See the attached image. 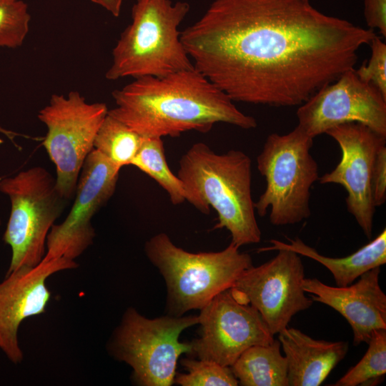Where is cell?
Returning a JSON list of instances; mask_svg holds the SVG:
<instances>
[{
	"label": "cell",
	"mask_w": 386,
	"mask_h": 386,
	"mask_svg": "<svg viewBox=\"0 0 386 386\" xmlns=\"http://www.w3.org/2000/svg\"><path fill=\"white\" fill-rule=\"evenodd\" d=\"M143 139L125 124L107 113L95 137L94 149L121 169L131 164Z\"/></svg>",
	"instance_id": "obj_21"
},
{
	"label": "cell",
	"mask_w": 386,
	"mask_h": 386,
	"mask_svg": "<svg viewBox=\"0 0 386 386\" xmlns=\"http://www.w3.org/2000/svg\"><path fill=\"white\" fill-rule=\"evenodd\" d=\"M120 169L96 149L89 153L81 169L69 213L61 223L54 224L47 235L44 259L74 260L93 244L91 218L114 194Z\"/></svg>",
	"instance_id": "obj_13"
},
{
	"label": "cell",
	"mask_w": 386,
	"mask_h": 386,
	"mask_svg": "<svg viewBox=\"0 0 386 386\" xmlns=\"http://www.w3.org/2000/svg\"><path fill=\"white\" fill-rule=\"evenodd\" d=\"M369 45V61L355 71L361 80L375 86L386 97V44L375 36Z\"/></svg>",
	"instance_id": "obj_25"
},
{
	"label": "cell",
	"mask_w": 386,
	"mask_h": 386,
	"mask_svg": "<svg viewBox=\"0 0 386 386\" xmlns=\"http://www.w3.org/2000/svg\"><path fill=\"white\" fill-rule=\"evenodd\" d=\"M375 36L309 0H214L180 38L233 102L294 107L353 69Z\"/></svg>",
	"instance_id": "obj_1"
},
{
	"label": "cell",
	"mask_w": 386,
	"mask_h": 386,
	"mask_svg": "<svg viewBox=\"0 0 386 386\" xmlns=\"http://www.w3.org/2000/svg\"><path fill=\"white\" fill-rule=\"evenodd\" d=\"M189 9L186 1L137 0L132 9V23L112 50L106 79L162 77L194 69L179 30Z\"/></svg>",
	"instance_id": "obj_4"
},
{
	"label": "cell",
	"mask_w": 386,
	"mask_h": 386,
	"mask_svg": "<svg viewBox=\"0 0 386 386\" xmlns=\"http://www.w3.org/2000/svg\"><path fill=\"white\" fill-rule=\"evenodd\" d=\"M277 251L270 260L246 269L230 288L239 302L259 312L273 335L313 304L302 288L305 267L300 254L289 249Z\"/></svg>",
	"instance_id": "obj_10"
},
{
	"label": "cell",
	"mask_w": 386,
	"mask_h": 386,
	"mask_svg": "<svg viewBox=\"0 0 386 386\" xmlns=\"http://www.w3.org/2000/svg\"><path fill=\"white\" fill-rule=\"evenodd\" d=\"M312 144L313 138L297 126L285 134H269L257 157L266 187L254 202L255 211L264 217L269 209L274 226L297 224L311 215V188L320 177Z\"/></svg>",
	"instance_id": "obj_6"
},
{
	"label": "cell",
	"mask_w": 386,
	"mask_h": 386,
	"mask_svg": "<svg viewBox=\"0 0 386 386\" xmlns=\"http://www.w3.org/2000/svg\"><path fill=\"white\" fill-rule=\"evenodd\" d=\"M108 110L104 103H88L71 91L67 96L52 94L38 113L47 129L42 145L55 165L56 188L67 200L75 194L81 169Z\"/></svg>",
	"instance_id": "obj_9"
},
{
	"label": "cell",
	"mask_w": 386,
	"mask_h": 386,
	"mask_svg": "<svg viewBox=\"0 0 386 386\" xmlns=\"http://www.w3.org/2000/svg\"><path fill=\"white\" fill-rule=\"evenodd\" d=\"M380 267L362 274L356 283L332 287L317 278H305L302 288L311 299L338 312L353 332V345L368 343L374 332L386 330V295L379 284Z\"/></svg>",
	"instance_id": "obj_16"
},
{
	"label": "cell",
	"mask_w": 386,
	"mask_h": 386,
	"mask_svg": "<svg viewBox=\"0 0 386 386\" xmlns=\"http://www.w3.org/2000/svg\"><path fill=\"white\" fill-rule=\"evenodd\" d=\"M31 16L22 0H0V47L21 46L29 30Z\"/></svg>",
	"instance_id": "obj_24"
},
{
	"label": "cell",
	"mask_w": 386,
	"mask_h": 386,
	"mask_svg": "<svg viewBox=\"0 0 386 386\" xmlns=\"http://www.w3.org/2000/svg\"><path fill=\"white\" fill-rule=\"evenodd\" d=\"M287 239L289 243L270 239L271 246L261 248L259 251L289 249L315 260L332 273L337 287L350 285L362 274L386 263L385 229L369 243L344 257L324 256L299 237Z\"/></svg>",
	"instance_id": "obj_18"
},
{
	"label": "cell",
	"mask_w": 386,
	"mask_h": 386,
	"mask_svg": "<svg viewBox=\"0 0 386 386\" xmlns=\"http://www.w3.org/2000/svg\"><path fill=\"white\" fill-rule=\"evenodd\" d=\"M0 191L11 202L3 237L11 249L8 274L21 267H35L42 261L47 235L69 200L58 191L56 178L41 167L2 179Z\"/></svg>",
	"instance_id": "obj_8"
},
{
	"label": "cell",
	"mask_w": 386,
	"mask_h": 386,
	"mask_svg": "<svg viewBox=\"0 0 386 386\" xmlns=\"http://www.w3.org/2000/svg\"><path fill=\"white\" fill-rule=\"evenodd\" d=\"M230 243L219 252L192 253L175 245L165 233L151 237L144 245L147 258L164 279L169 315L179 317L201 310L219 293L230 289L252 267L247 253Z\"/></svg>",
	"instance_id": "obj_5"
},
{
	"label": "cell",
	"mask_w": 386,
	"mask_h": 386,
	"mask_svg": "<svg viewBox=\"0 0 386 386\" xmlns=\"http://www.w3.org/2000/svg\"><path fill=\"white\" fill-rule=\"evenodd\" d=\"M298 126L312 138L335 126L357 122L386 137V97L361 80L355 69L315 92L299 106Z\"/></svg>",
	"instance_id": "obj_11"
},
{
	"label": "cell",
	"mask_w": 386,
	"mask_h": 386,
	"mask_svg": "<svg viewBox=\"0 0 386 386\" xmlns=\"http://www.w3.org/2000/svg\"><path fill=\"white\" fill-rule=\"evenodd\" d=\"M91 2L102 6L114 17L120 15L122 0H90Z\"/></svg>",
	"instance_id": "obj_28"
},
{
	"label": "cell",
	"mask_w": 386,
	"mask_h": 386,
	"mask_svg": "<svg viewBox=\"0 0 386 386\" xmlns=\"http://www.w3.org/2000/svg\"><path fill=\"white\" fill-rule=\"evenodd\" d=\"M0 226H1V220H0Z\"/></svg>",
	"instance_id": "obj_30"
},
{
	"label": "cell",
	"mask_w": 386,
	"mask_h": 386,
	"mask_svg": "<svg viewBox=\"0 0 386 386\" xmlns=\"http://www.w3.org/2000/svg\"><path fill=\"white\" fill-rule=\"evenodd\" d=\"M78 267L64 257L42 259L35 267H21L0 282V349L13 363L24 358L18 331L26 318L43 314L51 299L46 279L54 274Z\"/></svg>",
	"instance_id": "obj_15"
},
{
	"label": "cell",
	"mask_w": 386,
	"mask_h": 386,
	"mask_svg": "<svg viewBox=\"0 0 386 386\" xmlns=\"http://www.w3.org/2000/svg\"><path fill=\"white\" fill-rule=\"evenodd\" d=\"M116 107L108 114L142 137H179L187 131L209 132L217 123L244 129L256 119L195 68L169 75L136 78L112 91Z\"/></svg>",
	"instance_id": "obj_2"
},
{
	"label": "cell",
	"mask_w": 386,
	"mask_h": 386,
	"mask_svg": "<svg viewBox=\"0 0 386 386\" xmlns=\"http://www.w3.org/2000/svg\"><path fill=\"white\" fill-rule=\"evenodd\" d=\"M325 134L338 144L341 159L333 170L318 180L320 184H337L345 189L347 211L370 239L376 208L372 199V174L377 152L386 144V137L357 122L335 126Z\"/></svg>",
	"instance_id": "obj_14"
},
{
	"label": "cell",
	"mask_w": 386,
	"mask_h": 386,
	"mask_svg": "<svg viewBox=\"0 0 386 386\" xmlns=\"http://www.w3.org/2000/svg\"><path fill=\"white\" fill-rule=\"evenodd\" d=\"M187 374L175 375L174 382L182 386H237L238 380L230 367L205 360L182 359Z\"/></svg>",
	"instance_id": "obj_23"
},
{
	"label": "cell",
	"mask_w": 386,
	"mask_h": 386,
	"mask_svg": "<svg viewBox=\"0 0 386 386\" xmlns=\"http://www.w3.org/2000/svg\"><path fill=\"white\" fill-rule=\"evenodd\" d=\"M278 340L247 349L230 367L242 386H288L286 357Z\"/></svg>",
	"instance_id": "obj_19"
},
{
	"label": "cell",
	"mask_w": 386,
	"mask_h": 386,
	"mask_svg": "<svg viewBox=\"0 0 386 386\" xmlns=\"http://www.w3.org/2000/svg\"><path fill=\"white\" fill-rule=\"evenodd\" d=\"M0 133L6 137L12 142H14V139L16 137L20 136L19 133L6 129L0 125Z\"/></svg>",
	"instance_id": "obj_29"
},
{
	"label": "cell",
	"mask_w": 386,
	"mask_h": 386,
	"mask_svg": "<svg viewBox=\"0 0 386 386\" xmlns=\"http://www.w3.org/2000/svg\"><path fill=\"white\" fill-rule=\"evenodd\" d=\"M199 323L198 316L166 315L149 319L134 307L124 312L107 349L115 360L132 368V380L142 386H170L182 353H192L190 343L181 342L183 330Z\"/></svg>",
	"instance_id": "obj_7"
},
{
	"label": "cell",
	"mask_w": 386,
	"mask_h": 386,
	"mask_svg": "<svg viewBox=\"0 0 386 386\" xmlns=\"http://www.w3.org/2000/svg\"><path fill=\"white\" fill-rule=\"evenodd\" d=\"M198 318L200 337L190 342L192 353L224 367H231L249 347L274 340L259 312L239 302L230 289L213 297Z\"/></svg>",
	"instance_id": "obj_12"
},
{
	"label": "cell",
	"mask_w": 386,
	"mask_h": 386,
	"mask_svg": "<svg viewBox=\"0 0 386 386\" xmlns=\"http://www.w3.org/2000/svg\"><path fill=\"white\" fill-rule=\"evenodd\" d=\"M287 364L288 386H318L346 356L347 342L315 340L296 328H285L278 339Z\"/></svg>",
	"instance_id": "obj_17"
},
{
	"label": "cell",
	"mask_w": 386,
	"mask_h": 386,
	"mask_svg": "<svg viewBox=\"0 0 386 386\" xmlns=\"http://www.w3.org/2000/svg\"><path fill=\"white\" fill-rule=\"evenodd\" d=\"M372 199L375 207L382 206L386 200V145L377 152L372 174Z\"/></svg>",
	"instance_id": "obj_26"
},
{
	"label": "cell",
	"mask_w": 386,
	"mask_h": 386,
	"mask_svg": "<svg viewBox=\"0 0 386 386\" xmlns=\"http://www.w3.org/2000/svg\"><path fill=\"white\" fill-rule=\"evenodd\" d=\"M177 176L186 200L203 214H217L214 229H227L231 243H258V226L252 196V160L240 150L215 153L203 142L193 144L179 160Z\"/></svg>",
	"instance_id": "obj_3"
},
{
	"label": "cell",
	"mask_w": 386,
	"mask_h": 386,
	"mask_svg": "<svg viewBox=\"0 0 386 386\" xmlns=\"http://www.w3.org/2000/svg\"><path fill=\"white\" fill-rule=\"evenodd\" d=\"M363 357L352 367L334 386L366 385L386 373V330H376L367 343Z\"/></svg>",
	"instance_id": "obj_22"
},
{
	"label": "cell",
	"mask_w": 386,
	"mask_h": 386,
	"mask_svg": "<svg viewBox=\"0 0 386 386\" xmlns=\"http://www.w3.org/2000/svg\"><path fill=\"white\" fill-rule=\"evenodd\" d=\"M131 165L155 180L166 191L171 202L178 205L186 200L183 184L169 169L160 137H144Z\"/></svg>",
	"instance_id": "obj_20"
},
{
	"label": "cell",
	"mask_w": 386,
	"mask_h": 386,
	"mask_svg": "<svg viewBox=\"0 0 386 386\" xmlns=\"http://www.w3.org/2000/svg\"><path fill=\"white\" fill-rule=\"evenodd\" d=\"M364 16L369 29L386 36V0H364Z\"/></svg>",
	"instance_id": "obj_27"
}]
</instances>
